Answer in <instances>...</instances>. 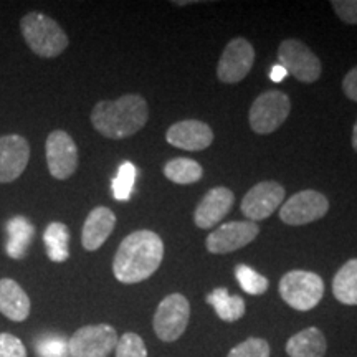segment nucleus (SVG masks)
<instances>
[{"mask_svg": "<svg viewBox=\"0 0 357 357\" xmlns=\"http://www.w3.org/2000/svg\"><path fill=\"white\" fill-rule=\"evenodd\" d=\"M164 258L162 238L151 230L128 235L114 255L113 273L119 283H141L153 276Z\"/></svg>", "mask_w": 357, "mask_h": 357, "instance_id": "f257e3e1", "label": "nucleus"}, {"mask_svg": "<svg viewBox=\"0 0 357 357\" xmlns=\"http://www.w3.org/2000/svg\"><path fill=\"white\" fill-rule=\"evenodd\" d=\"M149 119L147 102L139 95H124L114 101H100L91 111L93 128L108 139L134 136Z\"/></svg>", "mask_w": 357, "mask_h": 357, "instance_id": "f03ea898", "label": "nucleus"}, {"mask_svg": "<svg viewBox=\"0 0 357 357\" xmlns=\"http://www.w3.org/2000/svg\"><path fill=\"white\" fill-rule=\"evenodd\" d=\"M20 29L30 50L42 58H55L68 47L63 29L45 13H26L20 20Z\"/></svg>", "mask_w": 357, "mask_h": 357, "instance_id": "7ed1b4c3", "label": "nucleus"}, {"mask_svg": "<svg viewBox=\"0 0 357 357\" xmlns=\"http://www.w3.org/2000/svg\"><path fill=\"white\" fill-rule=\"evenodd\" d=\"M278 291L293 310L310 311L323 300L324 281L312 271L293 270L280 280Z\"/></svg>", "mask_w": 357, "mask_h": 357, "instance_id": "20e7f679", "label": "nucleus"}, {"mask_svg": "<svg viewBox=\"0 0 357 357\" xmlns=\"http://www.w3.org/2000/svg\"><path fill=\"white\" fill-rule=\"evenodd\" d=\"M289 111H291V101L283 91L270 89L261 93L250 108V128L258 134L273 132L287 121Z\"/></svg>", "mask_w": 357, "mask_h": 357, "instance_id": "39448f33", "label": "nucleus"}, {"mask_svg": "<svg viewBox=\"0 0 357 357\" xmlns=\"http://www.w3.org/2000/svg\"><path fill=\"white\" fill-rule=\"evenodd\" d=\"M190 319V305L184 294H169L159 303L154 314V333L160 341L174 342L184 334Z\"/></svg>", "mask_w": 357, "mask_h": 357, "instance_id": "423d86ee", "label": "nucleus"}, {"mask_svg": "<svg viewBox=\"0 0 357 357\" xmlns=\"http://www.w3.org/2000/svg\"><path fill=\"white\" fill-rule=\"evenodd\" d=\"M118 333L109 324H89L68 339L71 357H108L118 344Z\"/></svg>", "mask_w": 357, "mask_h": 357, "instance_id": "0eeeda50", "label": "nucleus"}, {"mask_svg": "<svg viewBox=\"0 0 357 357\" xmlns=\"http://www.w3.org/2000/svg\"><path fill=\"white\" fill-rule=\"evenodd\" d=\"M278 61L288 75L303 83H314L321 77V60L300 40L289 38L281 42Z\"/></svg>", "mask_w": 357, "mask_h": 357, "instance_id": "6e6552de", "label": "nucleus"}, {"mask_svg": "<svg viewBox=\"0 0 357 357\" xmlns=\"http://www.w3.org/2000/svg\"><path fill=\"white\" fill-rule=\"evenodd\" d=\"M329 211V200L316 190H301L281 205L280 218L287 225H306L323 218Z\"/></svg>", "mask_w": 357, "mask_h": 357, "instance_id": "1a4fd4ad", "label": "nucleus"}, {"mask_svg": "<svg viewBox=\"0 0 357 357\" xmlns=\"http://www.w3.org/2000/svg\"><path fill=\"white\" fill-rule=\"evenodd\" d=\"M48 171L58 181L71 177L78 167V147L68 132L56 129L48 134L45 142Z\"/></svg>", "mask_w": 357, "mask_h": 357, "instance_id": "9d476101", "label": "nucleus"}, {"mask_svg": "<svg viewBox=\"0 0 357 357\" xmlns=\"http://www.w3.org/2000/svg\"><path fill=\"white\" fill-rule=\"evenodd\" d=\"M255 63V50L245 38H234L223 50L217 66V77L223 83H238Z\"/></svg>", "mask_w": 357, "mask_h": 357, "instance_id": "9b49d317", "label": "nucleus"}, {"mask_svg": "<svg viewBox=\"0 0 357 357\" xmlns=\"http://www.w3.org/2000/svg\"><path fill=\"white\" fill-rule=\"evenodd\" d=\"M258 234H260V229L255 222H229L211 231L205 240V245L211 253L223 255V253H231L235 250L247 247L257 238Z\"/></svg>", "mask_w": 357, "mask_h": 357, "instance_id": "f8f14e48", "label": "nucleus"}, {"mask_svg": "<svg viewBox=\"0 0 357 357\" xmlns=\"http://www.w3.org/2000/svg\"><path fill=\"white\" fill-rule=\"evenodd\" d=\"M284 189L275 181H265L252 187L242 200L243 215L250 222L265 220L280 205H283Z\"/></svg>", "mask_w": 357, "mask_h": 357, "instance_id": "ddd939ff", "label": "nucleus"}, {"mask_svg": "<svg viewBox=\"0 0 357 357\" xmlns=\"http://www.w3.org/2000/svg\"><path fill=\"white\" fill-rule=\"evenodd\" d=\"M30 160V146L19 134L0 137V184L17 181Z\"/></svg>", "mask_w": 357, "mask_h": 357, "instance_id": "4468645a", "label": "nucleus"}, {"mask_svg": "<svg viewBox=\"0 0 357 357\" xmlns=\"http://www.w3.org/2000/svg\"><path fill=\"white\" fill-rule=\"evenodd\" d=\"M235 202L234 192L227 187H215L208 190L205 197L200 200L194 213L195 225L202 230H211L231 211Z\"/></svg>", "mask_w": 357, "mask_h": 357, "instance_id": "2eb2a0df", "label": "nucleus"}, {"mask_svg": "<svg viewBox=\"0 0 357 357\" xmlns=\"http://www.w3.org/2000/svg\"><path fill=\"white\" fill-rule=\"evenodd\" d=\"M166 139L177 149L204 151L212 144L213 132L208 124L197 119H187V121L172 124L167 129Z\"/></svg>", "mask_w": 357, "mask_h": 357, "instance_id": "dca6fc26", "label": "nucleus"}, {"mask_svg": "<svg viewBox=\"0 0 357 357\" xmlns=\"http://www.w3.org/2000/svg\"><path fill=\"white\" fill-rule=\"evenodd\" d=\"M116 225L114 212L108 207H96L89 212L83 223L82 243L88 252H95L101 248L109 235L113 234Z\"/></svg>", "mask_w": 357, "mask_h": 357, "instance_id": "f3484780", "label": "nucleus"}, {"mask_svg": "<svg viewBox=\"0 0 357 357\" xmlns=\"http://www.w3.org/2000/svg\"><path fill=\"white\" fill-rule=\"evenodd\" d=\"M0 312L15 323H22L30 316L29 294L10 278L0 280Z\"/></svg>", "mask_w": 357, "mask_h": 357, "instance_id": "a211bd4d", "label": "nucleus"}, {"mask_svg": "<svg viewBox=\"0 0 357 357\" xmlns=\"http://www.w3.org/2000/svg\"><path fill=\"white\" fill-rule=\"evenodd\" d=\"M328 342L318 328H306L294 334L287 342L289 357H324Z\"/></svg>", "mask_w": 357, "mask_h": 357, "instance_id": "6ab92c4d", "label": "nucleus"}, {"mask_svg": "<svg viewBox=\"0 0 357 357\" xmlns=\"http://www.w3.org/2000/svg\"><path fill=\"white\" fill-rule=\"evenodd\" d=\"M35 235V229L29 218L13 217L7 222V255L13 260H20L29 252L30 243Z\"/></svg>", "mask_w": 357, "mask_h": 357, "instance_id": "aec40b11", "label": "nucleus"}, {"mask_svg": "<svg viewBox=\"0 0 357 357\" xmlns=\"http://www.w3.org/2000/svg\"><path fill=\"white\" fill-rule=\"evenodd\" d=\"M333 293L342 305L357 306V258L339 268L333 280Z\"/></svg>", "mask_w": 357, "mask_h": 357, "instance_id": "412c9836", "label": "nucleus"}, {"mask_svg": "<svg viewBox=\"0 0 357 357\" xmlns=\"http://www.w3.org/2000/svg\"><path fill=\"white\" fill-rule=\"evenodd\" d=\"M43 243H45V250H47V255L52 261L63 263L68 260L70 230L65 223L52 222L50 225L45 229Z\"/></svg>", "mask_w": 357, "mask_h": 357, "instance_id": "4be33fe9", "label": "nucleus"}, {"mask_svg": "<svg viewBox=\"0 0 357 357\" xmlns=\"http://www.w3.org/2000/svg\"><path fill=\"white\" fill-rule=\"evenodd\" d=\"M207 303L213 306L218 318L227 323H235L245 314V301L236 294H230L225 288H217L207 296Z\"/></svg>", "mask_w": 357, "mask_h": 357, "instance_id": "5701e85b", "label": "nucleus"}, {"mask_svg": "<svg viewBox=\"0 0 357 357\" xmlns=\"http://www.w3.org/2000/svg\"><path fill=\"white\" fill-rule=\"evenodd\" d=\"M164 176L174 182V184L187 185L199 182L204 176V169L197 160L189 158H177L169 160L166 166H164Z\"/></svg>", "mask_w": 357, "mask_h": 357, "instance_id": "b1692460", "label": "nucleus"}, {"mask_svg": "<svg viewBox=\"0 0 357 357\" xmlns=\"http://www.w3.org/2000/svg\"><path fill=\"white\" fill-rule=\"evenodd\" d=\"M235 276L238 280L240 287L245 293L253 294V296H258V294H263L270 287L268 280L265 276L258 273V271L253 270L247 265H238L235 268Z\"/></svg>", "mask_w": 357, "mask_h": 357, "instance_id": "393cba45", "label": "nucleus"}, {"mask_svg": "<svg viewBox=\"0 0 357 357\" xmlns=\"http://www.w3.org/2000/svg\"><path fill=\"white\" fill-rule=\"evenodd\" d=\"M136 166L131 162H123L113 181V195L116 200H128L136 182Z\"/></svg>", "mask_w": 357, "mask_h": 357, "instance_id": "a878e982", "label": "nucleus"}, {"mask_svg": "<svg viewBox=\"0 0 357 357\" xmlns=\"http://www.w3.org/2000/svg\"><path fill=\"white\" fill-rule=\"evenodd\" d=\"M35 351H37L38 357H68V341L61 336H50L40 337L35 344Z\"/></svg>", "mask_w": 357, "mask_h": 357, "instance_id": "bb28decb", "label": "nucleus"}, {"mask_svg": "<svg viewBox=\"0 0 357 357\" xmlns=\"http://www.w3.org/2000/svg\"><path fill=\"white\" fill-rule=\"evenodd\" d=\"M116 357H147L144 341L139 334L126 333L118 339L116 344Z\"/></svg>", "mask_w": 357, "mask_h": 357, "instance_id": "cd10ccee", "label": "nucleus"}, {"mask_svg": "<svg viewBox=\"0 0 357 357\" xmlns=\"http://www.w3.org/2000/svg\"><path fill=\"white\" fill-rule=\"evenodd\" d=\"M227 357H270V346L261 337H248L235 346Z\"/></svg>", "mask_w": 357, "mask_h": 357, "instance_id": "c85d7f7f", "label": "nucleus"}, {"mask_svg": "<svg viewBox=\"0 0 357 357\" xmlns=\"http://www.w3.org/2000/svg\"><path fill=\"white\" fill-rule=\"evenodd\" d=\"M0 357H26L24 342L10 333H0Z\"/></svg>", "mask_w": 357, "mask_h": 357, "instance_id": "c756f323", "label": "nucleus"}, {"mask_svg": "<svg viewBox=\"0 0 357 357\" xmlns=\"http://www.w3.org/2000/svg\"><path fill=\"white\" fill-rule=\"evenodd\" d=\"M331 6L336 15L347 25L357 24V0H334Z\"/></svg>", "mask_w": 357, "mask_h": 357, "instance_id": "7c9ffc66", "label": "nucleus"}, {"mask_svg": "<svg viewBox=\"0 0 357 357\" xmlns=\"http://www.w3.org/2000/svg\"><path fill=\"white\" fill-rule=\"evenodd\" d=\"M342 91L352 101H357V66L352 68L342 79Z\"/></svg>", "mask_w": 357, "mask_h": 357, "instance_id": "2f4dec72", "label": "nucleus"}, {"mask_svg": "<svg viewBox=\"0 0 357 357\" xmlns=\"http://www.w3.org/2000/svg\"><path fill=\"white\" fill-rule=\"evenodd\" d=\"M287 70L283 68L281 65H275L273 68H271V73H270V78L273 79L275 83H280L281 79H284V77H287Z\"/></svg>", "mask_w": 357, "mask_h": 357, "instance_id": "473e14b6", "label": "nucleus"}, {"mask_svg": "<svg viewBox=\"0 0 357 357\" xmlns=\"http://www.w3.org/2000/svg\"><path fill=\"white\" fill-rule=\"evenodd\" d=\"M352 147H354V151L357 153V119H356L354 129H352Z\"/></svg>", "mask_w": 357, "mask_h": 357, "instance_id": "72a5a7b5", "label": "nucleus"}]
</instances>
